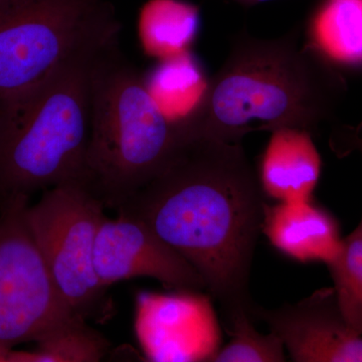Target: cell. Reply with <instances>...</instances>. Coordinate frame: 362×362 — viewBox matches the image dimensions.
I'll use <instances>...</instances> for the list:
<instances>
[{"label": "cell", "instance_id": "cell-1", "mask_svg": "<svg viewBox=\"0 0 362 362\" xmlns=\"http://www.w3.org/2000/svg\"><path fill=\"white\" fill-rule=\"evenodd\" d=\"M242 143L182 140L163 170L117 213L136 216L204 279L228 316L252 315V257L265 202Z\"/></svg>", "mask_w": 362, "mask_h": 362}, {"label": "cell", "instance_id": "cell-2", "mask_svg": "<svg viewBox=\"0 0 362 362\" xmlns=\"http://www.w3.org/2000/svg\"><path fill=\"white\" fill-rule=\"evenodd\" d=\"M295 28L277 39L240 33L199 103L175 120L183 140L242 143L252 132L329 122L346 93L341 73L301 42Z\"/></svg>", "mask_w": 362, "mask_h": 362}, {"label": "cell", "instance_id": "cell-3", "mask_svg": "<svg viewBox=\"0 0 362 362\" xmlns=\"http://www.w3.org/2000/svg\"><path fill=\"white\" fill-rule=\"evenodd\" d=\"M105 51L69 59L0 104V199H30L39 190L86 180L90 77Z\"/></svg>", "mask_w": 362, "mask_h": 362}, {"label": "cell", "instance_id": "cell-4", "mask_svg": "<svg viewBox=\"0 0 362 362\" xmlns=\"http://www.w3.org/2000/svg\"><path fill=\"white\" fill-rule=\"evenodd\" d=\"M182 142L144 78L118 45L102 52L90 77L86 180L118 211L163 170Z\"/></svg>", "mask_w": 362, "mask_h": 362}, {"label": "cell", "instance_id": "cell-5", "mask_svg": "<svg viewBox=\"0 0 362 362\" xmlns=\"http://www.w3.org/2000/svg\"><path fill=\"white\" fill-rule=\"evenodd\" d=\"M112 0H0V104L69 59L118 45Z\"/></svg>", "mask_w": 362, "mask_h": 362}, {"label": "cell", "instance_id": "cell-6", "mask_svg": "<svg viewBox=\"0 0 362 362\" xmlns=\"http://www.w3.org/2000/svg\"><path fill=\"white\" fill-rule=\"evenodd\" d=\"M105 209L85 181H71L44 190L25 211L52 280L86 320L104 317L108 306L107 288L95 270V244Z\"/></svg>", "mask_w": 362, "mask_h": 362}, {"label": "cell", "instance_id": "cell-7", "mask_svg": "<svg viewBox=\"0 0 362 362\" xmlns=\"http://www.w3.org/2000/svg\"><path fill=\"white\" fill-rule=\"evenodd\" d=\"M30 199H0V356L80 316L52 280L26 221Z\"/></svg>", "mask_w": 362, "mask_h": 362}, {"label": "cell", "instance_id": "cell-8", "mask_svg": "<svg viewBox=\"0 0 362 362\" xmlns=\"http://www.w3.org/2000/svg\"><path fill=\"white\" fill-rule=\"evenodd\" d=\"M95 270L105 288L134 278H151L181 292L206 288L194 267L129 214H105L95 244Z\"/></svg>", "mask_w": 362, "mask_h": 362}, {"label": "cell", "instance_id": "cell-9", "mask_svg": "<svg viewBox=\"0 0 362 362\" xmlns=\"http://www.w3.org/2000/svg\"><path fill=\"white\" fill-rule=\"evenodd\" d=\"M252 316L282 339L293 361L362 362V335L345 320L334 288L272 310L254 305Z\"/></svg>", "mask_w": 362, "mask_h": 362}, {"label": "cell", "instance_id": "cell-10", "mask_svg": "<svg viewBox=\"0 0 362 362\" xmlns=\"http://www.w3.org/2000/svg\"><path fill=\"white\" fill-rule=\"evenodd\" d=\"M262 230L279 251L301 263L329 265L341 250L337 221L311 199L265 204Z\"/></svg>", "mask_w": 362, "mask_h": 362}, {"label": "cell", "instance_id": "cell-11", "mask_svg": "<svg viewBox=\"0 0 362 362\" xmlns=\"http://www.w3.org/2000/svg\"><path fill=\"white\" fill-rule=\"evenodd\" d=\"M271 133L257 173L262 189L280 202L310 201L322 168L312 133L298 128Z\"/></svg>", "mask_w": 362, "mask_h": 362}, {"label": "cell", "instance_id": "cell-12", "mask_svg": "<svg viewBox=\"0 0 362 362\" xmlns=\"http://www.w3.org/2000/svg\"><path fill=\"white\" fill-rule=\"evenodd\" d=\"M304 26L303 44L341 73H362V0H320Z\"/></svg>", "mask_w": 362, "mask_h": 362}, {"label": "cell", "instance_id": "cell-13", "mask_svg": "<svg viewBox=\"0 0 362 362\" xmlns=\"http://www.w3.org/2000/svg\"><path fill=\"white\" fill-rule=\"evenodd\" d=\"M109 346L103 335L77 316L37 342L33 351L11 350L0 356V361L98 362L106 356Z\"/></svg>", "mask_w": 362, "mask_h": 362}, {"label": "cell", "instance_id": "cell-14", "mask_svg": "<svg viewBox=\"0 0 362 362\" xmlns=\"http://www.w3.org/2000/svg\"><path fill=\"white\" fill-rule=\"evenodd\" d=\"M327 266L340 310L350 327L362 335V233L358 228L342 240L339 254Z\"/></svg>", "mask_w": 362, "mask_h": 362}, {"label": "cell", "instance_id": "cell-15", "mask_svg": "<svg viewBox=\"0 0 362 362\" xmlns=\"http://www.w3.org/2000/svg\"><path fill=\"white\" fill-rule=\"evenodd\" d=\"M146 18L159 52L180 54L194 40L199 28V8L182 0H152Z\"/></svg>", "mask_w": 362, "mask_h": 362}, {"label": "cell", "instance_id": "cell-16", "mask_svg": "<svg viewBox=\"0 0 362 362\" xmlns=\"http://www.w3.org/2000/svg\"><path fill=\"white\" fill-rule=\"evenodd\" d=\"M230 343L218 350L211 359L216 362H281L285 361V345L271 332L262 334L255 329L252 317L240 313L230 319Z\"/></svg>", "mask_w": 362, "mask_h": 362}, {"label": "cell", "instance_id": "cell-17", "mask_svg": "<svg viewBox=\"0 0 362 362\" xmlns=\"http://www.w3.org/2000/svg\"><path fill=\"white\" fill-rule=\"evenodd\" d=\"M329 144L338 157L349 156L354 152L362 156V122L354 126H338L330 136ZM356 228L362 233V221Z\"/></svg>", "mask_w": 362, "mask_h": 362}, {"label": "cell", "instance_id": "cell-18", "mask_svg": "<svg viewBox=\"0 0 362 362\" xmlns=\"http://www.w3.org/2000/svg\"><path fill=\"white\" fill-rule=\"evenodd\" d=\"M233 1L239 2L243 6H251L255 4H262V2L271 1V0H233Z\"/></svg>", "mask_w": 362, "mask_h": 362}]
</instances>
